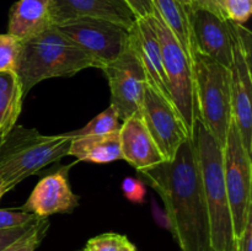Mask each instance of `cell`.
<instances>
[{"mask_svg": "<svg viewBox=\"0 0 252 251\" xmlns=\"http://www.w3.org/2000/svg\"><path fill=\"white\" fill-rule=\"evenodd\" d=\"M160 194L182 251H214L211 224L192 138L177 149L174 159L139 171Z\"/></svg>", "mask_w": 252, "mask_h": 251, "instance_id": "cell-1", "label": "cell"}, {"mask_svg": "<svg viewBox=\"0 0 252 251\" xmlns=\"http://www.w3.org/2000/svg\"><path fill=\"white\" fill-rule=\"evenodd\" d=\"M88 68H97L96 62L69 39L57 26L21 42L19 76L25 95L41 81L71 76Z\"/></svg>", "mask_w": 252, "mask_h": 251, "instance_id": "cell-2", "label": "cell"}, {"mask_svg": "<svg viewBox=\"0 0 252 251\" xmlns=\"http://www.w3.org/2000/svg\"><path fill=\"white\" fill-rule=\"evenodd\" d=\"M191 138L196 149L202 188L208 209L213 250L239 251L224 181L221 147L197 118Z\"/></svg>", "mask_w": 252, "mask_h": 251, "instance_id": "cell-3", "label": "cell"}, {"mask_svg": "<svg viewBox=\"0 0 252 251\" xmlns=\"http://www.w3.org/2000/svg\"><path fill=\"white\" fill-rule=\"evenodd\" d=\"M71 139L68 133L44 135L33 128L16 125L0 139V182L10 191L68 155Z\"/></svg>", "mask_w": 252, "mask_h": 251, "instance_id": "cell-4", "label": "cell"}, {"mask_svg": "<svg viewBox=\"0 0 252 251\" xmlns=\"http://www.w3.org/2000/svg\"><path fill=\"white\" fill-rule=\"evenodd\" d=\"M191 64L197 120L223 148L233 121L230 69L198 51L192 53Z\"/></svg>", "mask_w": 252, "mask_h": 251, "instance_id": "cell-5", "label": "cell"}, {"mask_svg": "<svg viewBox=\"0 0 252 251\" xmlns=\"http://www.w3.org/2000/svg\"><path fill=\"white\" fill-rule=\"evenodd\" d=\"M149 17L160 42L162 64L172 102L191 137L197 118L191 59L157 10L154 9V12Z\"/></svg>", "mask_w": 252, "mask_h": 251, "instance_id": "cell-6", "label": "cell"}, {"mask_svg": "<svg viewBox=\"0 0 252 251\" xmlns=\"http://www.w3.org/2000/svg\"><path fill=\"white\" fill-rule=\"evenodd\" d=\"M221 152L224 181L233 219L234 235L239 245L246 219L252 211V157L244 148L234 120L230 123Z\"/></svg>", "mask_w": 252, "mask_h": 251, "instance_id": "cell-7", "label": "cell"}, {"mask_svg": "<svg viewBox=\"0 0 252 251\" xmlns=\"http://www.w3.org/2000/svg\"><path fill=\"white\" fill-rule=\"evenodd\" d=\"M233 62L230 65L233 120L244 148L252 155V73L251 32L241 24L229 20Z\"/></svg>", "mask_w": 252, "mask_h": 251, "instance_id": "cell-8", "label": "cell"}, {"mask_svg": "<svg viewBox=\"0 0 252 251\" xmlns=\"http://www.w3.org/2000/svg\"><path fill=\"white\" fill-rule=\"evenodd\" d=\"M89 54L101 69L128 46V30L106 20L75 19L54 25Z\"/></svg>", "mask_w": 252, "mask_h": 251, "instance_id": "cell-9", "label": "cell"}, {"mask_svg": "<svg viewBox=\"0 0 252 251\" xmlns=\"http://www.w3.org/2000/svg\"><path fill=\"white\" fill-rule=\"evenodd\" d=\"M111 90V105L121 121L140 112L148 80L142 63L129 46L113 62L101 68Z\"/></svg>", "mask_w": 252, "mask_h": 251, "instance_id": "cell-10", "label": "cell"}, {"mask_svg": "<svg viewBox=\"0 0 252 251\" xmlns=\"http://www.w3.org/2000/svg\"><path fill=\"white\" fill-rule=\"evenodd\" d=\"M140 113L165 160L174 159L180 145L189 138L176 108L147 84Z\"/></svg>", "mask_w": 252, "mask_h": 251, "instance_id": "cell-11", "label": "cell"}, {"mask_svg": "<svg viewBox=\"0 0 252 251\" xmlns=\"http://www.w3.org/2000/svg\"><path fill=\"white\" fill-rule=\"evenodd\" d=\"M189 20L193 51H198L230 69L233 51L229 20L201 7H194L189 12Z\"/></svg>", "mask_w": 252, "mask_h": 251, "instance_id": "cell-12", "label": "cell"}, {"mask_svg": "<svg viewBox=\"0 0 252 251\" xmlns=\"http://www.w3.org/2000/svg\"><path fill=\"white\" fill-rule=\"evenodd\" d=\"M128 46L142 63L148 85L152 86L170 105L174 106L162 64L160 42L150 17L135 20L133 26L128 30Z\"/></svg>", "mask_w": 252, "mask_h": 251, "instance_id": "cell-13", "label": "cell"}, {"mask_svg": "<svg viewBox=\"0 0 252 251\" xmlns=\"http://www.w3.org/2000/svg\"><path fill=\"white\" fill-rule=\"evenodd\" d=\"M75 19H98L129 30L137 17L125 0H52L53 25Z\"/></svg>", "mask_w": 252, "mask_h": 251, "instance_id": "cell-14", "label": "cell"}, {"mask_svg": "<svg viewBox=\"0 0 252 251\" xmlns=\"http://www.w3.org/2000/svg\"><path fill=\"white\" fill-rule=\"evenodd\" d=\"M78 207V197L69 186L65 170L44 176L32 189L22 211L48 218L57 213H69Z\"/></svg>", "mask_w": 252, "mask_h": 251, "instance_id": "cell-15", "label": "cell"}, {"mask_svg": "<svg viewBox=\"0 0 252 251\" xmlns=\"http://www.w3.org/2000/svg\"><path fill=\"white\" fill-rule=\"evenodd\" d=\"M118 133L122 159L129 162L138 171L152 169L166 161L150 135L140 112L122 121Z\"/></svg>", "mask_w": 252, "mask_h": 251, "instance_id": "cell-16", "label": "cell"}, {"mask_svg": "<svg viewBox=\"0 0 252 251\" xmlns=\"http://www.w3.org/2000/svg\"><path fill=\"white\" fill-rule=\"evenodd\" d=\"M53 26L52 0H19L9 12L7 33L26 41Z\"/></svg>", "mask_w": 252, "mask_h": 251, "instance_id": "cell-17", "label": "cell"}, {"mask_svg": "<svg viewBox=\"0 0 252 251\" xmlns=\"http://www.w3.org/2000/svg\"><path fill=\"white\" fill-rule=\"evenodd\" d=\"M118 132L73 138L68 155L75 157L79 161L95 162V164H108L122 159Z\"/></svg>", "mask_w": 252, "mask_h": 251, "instance_id": "cell-18", "label": "cell"}, {"mask_svg": "<svg viewBox=\"0 0 252 251\" xmlns=\"http://www.w3.org/2000/svg\"><path fill=\"white\" fill-rule=\"evenodd\" d=\"M25 94L15 71H0V139L16 126Z\"/></svg>", "mask_w": 252, "mask_h": 251, "instance_id": "cell-19", "label": "cell"}, {"mask_svg": "<svg viewBox=\"0 0 252 251\" xmlns=\"http://www.w3.org/2000/svg\"><path fill=\"white\" fill-rule=\"evenodd\" d=\"M154 9L161 16L166 26L176 36L189 59L193 53L189 14L180 0H152Z\"/></svg>", "mask_w": 252, "mask_h": 251, "instance_id": "cell-20", "label": "cell"}, {"mask_svg": "<svg viewBox=\"0 0 252 251\" xmlns=\"http://www.w3.org/2000/svg\"><path fill=\"white\" fill-rule=\"evenodd\" d=\"M121 123H122V121L118 116L117 110L112 105H110L105 111L95 116L81 129L74 130V132L68 133V134L71 138L83 137V135L107 134V133L118 132L121 128Z\"/></svg>", "mask_w": 252, "mask_h": 251, "instance_id": "cell-21", "label": "cell"}, {"mask_svg": "<svg viewBox=\"0 0 252 251\" xmlns=\"http://www.w3.org/2000/svg\"><path fill=\"white\" fill-rule=\"evenodd\" d=\"M21 41L9 33H0V71H16Z\"/></svg>", "mask_w": 252, "mask_h": 251, "instance_id": "cell-22", "label": "cell"}, {"mask_svg": "<svg viewBox=\"0 0 252 251\" xmlns=\"http://www.w3.org/2000/svg\"><path fill=\"white\" fill-rule=\"evenodd\" d=\"M127 240V236L121 234L105 233L91 238L80 251H120Z\"/></svg>", "mask_w": 252, "mask_h": 251, "instance_id": "cell-23", "label": "cell"}, {"mask_svg": "<svg viewBox=\"0 0 252 251\" xmlns=\"http://www.w3.org/2000/svg\"><path fill=\"white\" fill-rule=\"evenodd\" d=\"M47 229H48V219H41L39 223L27 235L12 244L4 251H34L43 239V236L46 235Z\"/></svg>", "mask_w": 252, "mask_h": 251, "instance_id": "cell-24", "label": "cell"}, {"mask_svg": "<svg viewBox=\"0 0 252 251\" xmlns=\"http://www.w3.org/2000/svg\"><path fill=\"white\" fill-rule=\"evenodd\" d=\"M226 19L241 24L248 21L252 12V0H224Z\"/></svg>", "mask_w": 252, "mask_h": 251, "instance_id": "cell-25", "label": "cell"}, {"mask_svg": "<svg viewBox=\"0 0 252 251\" xmlns=\"http://www.w3.org/2000/svg\"><path fill=\"white\" fill-rule=\"evenodd\" d=\"M36 214L29 213L22 209H0V229L14 228L38 220Z\"/></svg>", "mask_w": 252, "mask_h": 251, "instance_id": "cell-26", "label": "cell"}, {"mask_svg": "<svg viewBox=\"0 0 252 251\" xmlns=\"http://www.w3.org/2000/svg\"><path fill=\"white\" fill-rule=\"evenodd\" d=\"M41 219H38V220L36 221H32V223L25 224V225L14 226V228L0 229V251L6 250L9 246H11L12 244L19 241L20 239L24 238L25 235H27V234H29L30 231H31L32 229L39 223Z\"/></svg>", "mask_w": 252, "mask_h": 251, "instance_id": "cell-27", "label": "cell"}, {"mask_svg": "<svg viewBox=\"0 0 252 251\" xmlns=\"http://www.w3.org/2000/svg\"><path fill=\"white\" fill-rule=\"evenodd\" d=\"M123 194L128 201L133 203H143L147 194L145 185L140 180L134 179V177H126L121 185Z\"/></svg>", "mask_w": 252, "mask_h": 251, "instance_id": "cell-28", "label": "cell"}, {"mask_svg": "<svg viewBox=\"0 0 252 251\" xmlns=\"http://www.w3.org/2000/svg\"><path fill=\"white\" fill-rule=\"evenodd\" d=\"M137 19H145L152 16L154 12V5L152 0H125Z\"/></svg>", "mask_w": 252, "mask_h": 251, "instance_id": "cell-29", "label": "cell"}, {"mask_svg": "<svg viewBox=\"0 0 252 251\" xmlns=\"http://www.w3.org/2000/svg\"><path fill=\"white\" fill-rule=\"evenodd\" d=\"M194 7H201V9L208 10V11L216 14L217 16L221 17V19H226L225 9H224V0H197Z\"/></svg>", "mask_w": 252, "mask_h": 251, "instance_id": "cell-30", "label": "cell"}, {"mask_svg": "<svg viewBox=\"0 0 252 251\" xmlns=\"http://www.w3.org/2000/svg\"><path fill=\"white\" fill-rule=\"evenodd\" d=\"M239 251H252V211L246 219V225L239 240Z\"/></svg>", "mask_w": 252, "mask_h": 251, "instance_id": "cell-31", "label": "cell"}, {"mask_svg": "<svg viewBox=\"0 0 252 251\" xmlns=\"http://www.w3.org/2000/svg\"><path fill=\"white\" fill-rule=\"evenodd\" d=\"M152 211H153V216H154L155 220H157L160 225L170 229V223H169V218H167L166 212L162 211V209L159 207V204H158L154 199H152Z\"/></svg>", "mask_w": 252, "mask_h": 251, "instance_id": "cell-32", "label": "cell"}, {"mask_svg": "<svg viewBox=\"0 0 252 251\" xmlns=\"http://www.w3.org/2000/svg\"><path fill=\"white\" fill-rule=\"evenodd\" d=\"M180 1H181V4L184 5V7L186 9L187 14L189 15V12H191L192 10L194 9V6H196L197 0H180Z\"/></svg>", "mask_w": 252, "mask_h": 251, "instance_id": "cell-33", "label": "cell"}, {"mask_svg": "<svg viewBox=\"0 0 252 251\" xmlns=\"http://www.w3.org/2000/svg\"><path fill=\"white\" fill-rule=\"evenodd\" d=\"M120 251H137V249H135V246L133 245V244L130 243L129 240H127L125 243V245H123L122 248H121Z\"/></svg>", "mask_w": 252, "mask_h": 251, "instance_id": "cell-34", "label": "cell"}, {"mask_svg": "<svg viewBox=\"0 0 252 251\" xmlns=\"http://www.w3.org/2000/svg\"><path fill=\"white\" fill-rule=\"evenodd\" d=\"M6 192H9V189H7L6 187H5L4 185H2L1 182H0V199H1V197L4 196V194L6 193Z\"/></svg>", "mask_w": 252, "mask_h": 251, "instance_id": "cell-35", "label": "cell"}]
</instances>
